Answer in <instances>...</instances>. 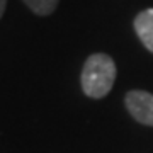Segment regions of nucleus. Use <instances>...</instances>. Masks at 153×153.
<instances>
[{"label": "nucleus", "instance_id": "obj_1", "mask_svg": "<svg viewBox=\"0 0 153 153\" xmlns=\"http://www.w3.org/2000/svg\"><path fill=\"white\" fill-rule=\"evenodd\" d=\"M116 80V65L112 58L102 53L88 56L82 70V88L88 97L107 95Z\"/></svg>", "mask_w": 153, "mask_h": 153}, {"label": "nucleus", "instance_id": "obj_2", "mask_svg": "<svg viewBox=\"0 0 153 153\" xmlns=\"http://www.w3.org/2000/svg\"><path fill=\"white\" fill-rule=\"evenodd\" d=\"M124 102L129 114L138 123L153 126V94L143 90H131L126 94Z\"/></svg>", "mask_w": 153, "mask_h": 153}, {"label": "nucleus", "instance_id": "obj_3", "mask_svg": "<svg viewBox=\"0 0 153 153\" xmlns=\"http://www.w3.org/2000/svg\"><path fill=\"white\" fill-rule=\"evenodd\" d=\"M134 31L145 48L153 53V9H146L138 14L134 19Z\"/></svg>", "mask_w": 153, "mask_h": 153}, {"label": "nucleus", "instance_id": "obj_4", "mask_svg": "<svg viewBox=\"0 0 153 153\" xmlns=\"http://www.w3.org/2000/svg\"><path fill=\"white\" fill-rule=\"evenodd\" d=\"M26 5L38 16H48L51 12H55L58 0H24Z\"/></svg>", "mask_w": 153, "mask_h": 153}, {"label": "nucleus", "instance_id": "obj_5", "mask_svg": "<svg viewBox=\"0 0 153 153\" xmlns=\"http://www.w3.org/2000/svg\"><path fill=\"white\" fill-rule=\"evenodd\" d=\"M5 5H7V0H0V17L4 16V12H5Z\"/></svg>", "mask_w": 153, "mask_h": 153}]
</instances>
